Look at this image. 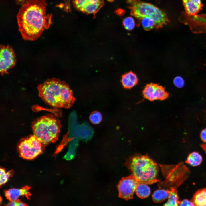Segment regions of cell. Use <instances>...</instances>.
Wrapping results in <instances>:
<instances>
[{
    "label": "cell",
    "mask_w": 206,
    "mask_h": 206,
    "mask_svg": "<svg viewBox=\"0 0 206 206\" xmlns=\"http://www.w3.org/2000/svg\"><path fill=\"white\" fill-rule=\"evenodd\" d=\"M45 0H25L17 18L18 30L25 40L35 41L52 23V15L46 13Z\"/></svg>",
    "instance_id": "1"
},
{
    "label": "cell",
    "mask_w": 206,
    "mask_h": 206,
    "mask_svg": "<svg viewBox=\"0 0 206 206\" xmlns=\"http://www.w3.org/2000/svg\"><path fill=\"white\" fill-rule=\"evenodd\" d=\"M37 89L39 96L44 102L55 108H69L75 100L68 84L59 79H48L39 85Z\"/></svg>",
    "instance_id": "2"
},
{
    "label": "cell",
    "mask_w": 206,
    "mask_h": 206,
    "mask_svg": "<svg viewBox=\"0 0 206 206\" xmlns=\"http://www.w3.org/2000/svg\"><path fill=\"white\" fill-rule=\"evenodd\" d=\"M126 165L140 183L152 184L159 181L157 179L158 165L148 156L135 154L128 159Z\"/></svg>",
    "instance_id": "3"
},
{
    "label": "cell",
    "mask_w": 206,
    "mask_h": 206,
    "mask_svg": "<svg viewBox=\"0 0 206 206\" xmlns=\"http://www.w3.org/2000/svg\"><path fill=\"white\" fill-rule=\"evenodd\" d=\"M31 126L33 134L45 147L57 140L62 125L57 117L49 114L35 120Z\"/></svg>",
    "instance_id": "4"
},
{
    "label": "cell",
    "mask_w": 206,
    "mask_h": 206,
    "mask_svg": "<svg viewBox=\"0 0 206 206\" xmlns=\"http://www.w3.org/2000/svg\"><path fill=\"white\" fill-rule=\"evenodd\" d=\"M126 2L129 5L131 15L136 18L138 22L143 17H149L155 21L156 29L170 23L165 12L154 5L140 0H127Z\"/></svg>",
    "instance_id": "5"
},
{
    "label": "cell",
    "mask_w": 206,
    "mask_h": 206,
    "mask_svg": "<svg viewBox=\"0 0 206 206\" xmlns=\"http://www.w3.org/2000/svg\"><path fill=\"white\" fill-rule=\"evenodd\" d=\"M44 148L45 146L34 134L22 138L17 146L19 156L28 160L34 159L43 153Z\"/></svg>",
    "instance_id": "6"
},
{
    "label": "cell",
    "mask_w": 206,
    "mask_h": 206,
    "mask_svg": "<svg viewBox=\"0 0 206 206\" xmlns=\"http://www.w3.org/2000/svg\"><path fill=\"white\" fill-rule=\"evenodd\" d=\"M0 72L1 75L8 74V70L16 65L15 54L9 45H1L0 46Z\"/></svg>",
    "instance_id": "7"
},
{
    "label": "cell",
    "mask_w": 206,
    "mask_h": 206,
    "mask_svg": "<svg viewBox=\"0 0 206 206\" xmlns=\"http://www.w3.org/2000/svg\"><path fill=\"white\" fill-rule=\"evenodd\" d=\"M139 183L133 175L123 177L117 185L119 197L126 200L132 199Z\"/></svg>",
    "instance_id": "8"
},
{
    "label": "cell",
    "mask_w": 206,
    "mask_h": 206,
    "mask_svg": "<svg viewBox=\"0 0 206 206\" xmlns=\"http://www.w3.org/2000/svg\"><path fill=\"white\" fill-rule=\"evenodd\" d=\"M74 7L79 11L95 15L104 5V0H73Z\"/></svg>",
    "instance_id": "9"
},
{
    "label": "cell",
    "mask_w": 206,
    "mask_h": 206,
    "mask_svg": "<svg viewBox=\"0 0 206 206\" xmlns=\"http://www.w3.org/2000/svg\"><path fill=\"white\" fill-rule=\"evenodd\" d=\"M144 97L150 101L164 100L169 96V93L163 86L156 84H147L143 91Z\"/></svg>",
    "instance_id": "10"
},
{
    "label": "cell",
    "mask_w": 206,
    "mask_h": 206,
    "mask_svg": "<svg viewBox=\"0 0 206 206\" xmlns=\"http://www.w3.org/2000/svg\"><path fill=\"white\" fill-rule=\"evenodd\" d=\"M190 21L183 23L189 26L191 31L194 33H206V19H197V16H193Z\"/></svg>",
    "instance_id": "11"
},
{
    "label": "cell",
    "mask_w": 206,
    "mask_h": 206,
    "mask_svg": "<svg viewBox=\"0 0 206 206\" xmlns=\"http://www.w3.org/2000/svg\"><path fill=\"white\" fill-rule=\"evenodd\" d=\"M30 187L25 186L21 189L11 188L4 191L5 195L7 199L9 201H13L18 199L19 197L21 196H25L29 199V197L31 194L29 191Z\"/></svg>",
    "instance_id": "12"
},
{
    "label": "cell",
    "mask_w": 206,
    "mask_h": 206,
    "mask_svg": "<svg viewBox=\"0 0 206 206\" xmlns=\"http://www.w3.org/2000/svg\"><path fill=\"white\" fill-rule=\"evenodd\" d=\"M186 13L189 16L196 15L202 9L201 0H182Z\"/></svg>",
    "instance_id": "13"
},
{
    "label": "cell",
    "mask_w": 206,
    "mask_h": 206,
    "mask_svg": "<svg viewBox=\"0 0 206 206\" xmlns=\"http://www.w3.org/2000/svg\"><path fill=\"white\" fill-rule=\"evenodd\" d=\"M138 82L136 75L132 71L125 74L122 77L121 82L125 88L131 89L136 85Z\"/></svg>",
    "instance_id": "14"
},
{
    "label": "cell",
    "mask_w": 206,
    "mask_h": 206,
    "mask_svg": "<svg viewBox=\"0 0 206 206\" xmlns=\"http://www.w3.org/2000/svg\"><path fill=\"white\" fill-rule=\"evenodd\" d=\"M191 201L193 206H206V188L197 191Z\"/></svg>",
    "instance_id": "15"
},
{
    "label": "cell",
    "mask_w": 206,
    "mask_h": 206,
    "mask_svg": "<svg viewBox=\"0 0 206 206\" xmlns=\"http://www.w3.org/2000/svg\"><path fill=\"white\" fill-rule=\"evenodd\" d=\"M169 196L167 202L163 206H179V201L178 195L177 191L174 187L171 188L168 190Z\"/></svg>",
    "instance_id": "16"
},
{
    "label": "cell",
    "mask_w": 206,
    "mask_h": 206,
    "mask_svg": "<svg viewBox=\"0 0 206 206\" xmlns=\"http://www.w3.org/2000/svg\"><path fill=\"white\" fill-rule=\"evenodd\" d=\"M135 192L138 197L143 199L147 197L150 195L151 190L147 184L140 183L136 187Z\"/></svg>",
    "instance_id": "17"
},
{
    "label": "cell",
    "mask_w": 206,
    "mask_h": 206,
    "mask_svg": "<svg viewBox=\"0 0 206 206\" xmlns=\"http://www.w3.org/2000/svg\"><path fill=\"white\" fill-rule=\"evenodd\" d=\"M202 160V157L200 154L196 152H193L188 155L186 162L192 166L196 167L199 165Z\"/></svg>",
    "instance_id": "18"
},
{
    "label": "cell",
    "mask_w": 206,
    "mask_h": 206,
    "mask_svg": "<svg viewBox=\"0 0 206 206\" xmlns=\"http://www.w3.org/2000/svg\"><path fill=\"white\" fill-rule=\"evenodd\" d=\"M169 195L168 190L160 189L155 191L152 195L154 201L159 203L162 202L168 198Z\"/></svg>",
    "instance_id": "19"
},
{
    "label": "cell",
    "mask_w": 206,
    "mask_h": 206,
    "mask_svg": "<svg viewBox=\"0 0 206 206\" xmlns=\"http://www.w3.org/2000/svg\"><path fill=\"white\" fill-rule=\"evenodd\" d=\"M141 23L143 29L146 31H149L154 28H156V24L152 18L148 17L141 19L138 22V25Z\"/></svg>",
    "instance_id": "20"
},
{
    "label": "cell",
    "mask_w": 206,
    "mask_h": 206,
    "mask_svg": "<svg viewBox=\"0 0 206 206\" xmlns=\"http://www.w3.org/2000/svg\"><path fill=\"white\" fill-rule=\"evenodd\" d=\"M0 184L1 186L5 183L13 175L14 171L13 170H11L6 172L4 168L1 167L0 168Z\"/></svg>",
    "instance_id": "21"
},
{
    "label": "cell",
    "mask_w": 206,
    "mask_h": 206,
    "mask_svg": "<svg viewBox=\"0 0 206 206\" xmlns=\"http://www.w3.org/2000/svg\"><path fill=\"white\" fill-rule=\"evenodd\" d=\"M123 24L124 28L128 30H131L135 27V21L131 17H128L125 18L123 21Z\"/></svg>",
    "instance_id": "22"
},
{
    "label": "cell",
    "mask_w": 206,
    "mask_h": 206,
    "mask_svg": "<svg viewBox=\"0 0 206 206\" xmlns=\"http://www.w3.org/2000/svg\"><path fill=\"white\" fill-rule=\"evenodd\" d=\"M89 119L92 123L94 124H97L101 121L102 116L99 112L94 111L90 114L89 116Z\"/></svg>",
    "instance_id": "23"
},
{
    "label": "cell",
    "mask_w": 206,
    "mask_h": 206,
    "mask_svg": "<svg viewBox=\"0 0 206 206\" xmlns=\"http://www.w3.org/2000/svg\"><path fill=\"white\" fill-rule=\"evenodd\" d=\"M174 85L178 88L183 87L184 85V81L183 78L180 76H177L173 80Z\"/></svg>",
    "instance_id": "24"
},
{
    "label": "cell",
    "mask_w": 206,
    "mask_h": 206,
    "mask_svg": "<svg viewBox=\"0 0 206 206\" xmlns=\"http://www.w3.org/2000/svg\"><path fill=\"white\" fill-rule=\"evenodd\" d=\"M4 206H28L26 203L21 201L19 199L17 200L10 201Z\"/></svg>",
    "instance_id": "25"
},
{
    "label": "cell",
    "mask_w": 206,
    "mask_h": 206,
    "mask_svg": "<svg viewBox=\"0 0 206 206\" xmlns=\"http://www.w3.org/2000/svg\"><path fill=\"white\" fill-rule=\"evenodd\" d=\"M179 206H193V204L191 201L185 199L179 201Z\"/></svg>",
    "instance_id": "26"
},
{
    "label": "cell",
    "mask_w": 206,
    "mask_h": 206,
    "mask_svg": "<svg viewBox=\"0 0 206 206\" xmlns=\"http://www.w3.org/2000/svg\"><path fill=\"white\" fill-rule=\"evenodd\" d=\"M200 136L201 140L206 143V128L204 129L201 131Z\"/></svg>",
    "instance_id": "27"
},
{
    "label": "cell",
    "mask_w": 206,
    "mask_h": 206,
    "mask_svg": "<svg viewBox=\"0 0 206 206\" xmlns=\"http://www.w3.org/2000/svg\"><path fill=\"white\" fill-rule=\"evenodd\" d=\"M115 12L117 15L120 16H122L125 13V11L124 10L122 9L118 8L115 11Z\"/></svg>",
    "instance_id": "28"
},
{
    "label": "cell",
    "mask_w": 206,
    "mask_h": 206,
    "mask_svg": "<svg viewBox=\"0 0 206 206\" xmlns=\"http://www.w3.org/2000/svg\"><path fill=\"white\" fill-rule=\"evenodd\" d=\"M107 0L110 2H112L114 1V0Z\"/></svg>",
    "instance_id": "29"
},
{
    "label": "cell",
    "mask_w": 206,
    "mask_h": 206,
    "mask_svg": "<svg viewBox=\"0 0 206 206\" xmlns=\"http://www.w3.org/2000/svg\"><path fill=\"white\" fill-rule=\"evenodd\" d=\"M204 146L205 147H206V145H204ZM204 149L205 150V152H206V149H205V148H204Z\"/></svg>",
    "instance_id": "30"
}]
</instances>
